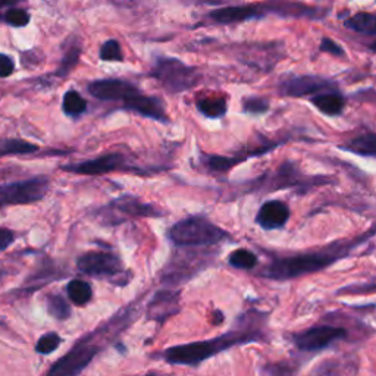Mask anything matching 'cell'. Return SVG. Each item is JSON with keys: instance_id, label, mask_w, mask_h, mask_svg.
I'll return each mask as SVG.
<instances>
[{"instance_id": "484cf974", "label": "cell", "mask_w": 376, "mask_h": 376, "mask_svg": "<svg viewBox=\"0 0 376 376\" xmlns=\"http://www.w3.org/2000/svg\"><path fill=\"white\" fill-rule=\"evenodd\" d=\"M62 108H64V112L68 116L75 118V116H79V115H82L87 111V102L78 91L69 90V91L65 93V96H64Z\"/></svg>"}, {"instance_id": "44dd1931", "label": "cell", "mask_w": 376, "mask_h": 376, "mask_svg": "<svg viewBox=\"0 0 376 376\" xmlns=\"http://www.w3.org/2000/svg\"><path fill=\"white\" fill-rule=\"evenodd\" d=\"M344 26L356 32L370 35V37L376 35V17L369 12H359V14L350 17L346 19Z\"/></svg>"}, {"instance_id": "83f0119b", "label": "cell", "mask_w": 376, "mask_h": 376, "mask_svg": "<svg viewBox=\"0 0 376 376\" xmlns=\"http://www.w3.org/2000/svg\"><path fill=\"white\" fill-rule=\"evenodd\" d=\"M61 344H62V338L56 332H47L39 338L37 344H35V351H37L39 355L47 356V355H52L53 351H56Z\"/></svg>"}, {"instance_id": "74e56055", "label": "cell", "mask_w": 376, "mask_h": 376, "mask_svg": "<svg viewBox=\"0 0 376 376\" xmlns=\"http://www.w3.org/2000/svg\"><path fill=\"white\" fill-rule=\"evenodd\" d=\"M140 376H159L156 373H147V375H140Z\"/></svg>"}, {"instance_id": "8fae6325", "label": "cell", "mask_w": 376, "mask_h": 376, "mask_svg": "<svg viewBox=\"0 0 376 376\" xmlns=\"http://www.w3.org/2000/svg\"><path fill=\"white\" fill-rule=\"evenodd\" d=\"M326 90H335V84L332 81L321 78V77H312V75H303V77H291L288 79L281 81L279 84V93L281 96H290V97H306L310 94H321Z\"/></svg>"}, {"instance_id": "d6986e66", "label": "cell", "mask_w": 376, "mask_h": 376, "mask_svg": "<svg viewBox=\"0 0 376 376\" xmlns=\"http://www.w3.org/2000/svg\"><path fill=\"white\" fill-rule=\"evenodd\" d=\"M341 150H346L355 155L364 158H375L376 156V135L375 133H366L360 137L352 138L347 144L341 146Z\"/></svg>"}, {"instance_id": "1f68e13d", "label": "cell", "mask_w": 376, "mask_h": 376, "mask_svg": "<svg viewBox=\"0 0 376 376\" xmlns=\"http://www.w3.org/2000/svg\"><path fill=\"white\" fill-rule=\"evenodd\" d=\"M243 108L245 112L253 113V115H258V113H265L269 109V102L263 97H247L243 102Z\"/></svg>"}, {"instance_id": "8992f818", "label": "cell", "mask_w": 376, "mask_h": 376, "mask_svg": "<svg viewBox=\"0 0 376 376\" xmlns=\"http://www.w3.org/2000/svg\"><path fill=\"white\" fill-rule=\"evenodd\" d=\"M49 187L50 180L47 176H34L0 185V207L37 203L46 197Z\"/></svg>"}, {"instance_id": "ba28073f", "label": "cell", "mask_w": 376, "mask_h": 376, "mask_svg": "<svg viewBox=\"0 0 376 376\" xmlns=\"http://www.w3.org/2000/svg\"><path fill=\"white\" fill-rule=\"evenodd\" d=\"M103 223L106 225H120L124 220L135 218H159L163 212L155 205L143 203L133 196H122L113 200L111 205L103 207Z\"/></svg>"}, {"instance_id": "f546056e", "label": "cell", "mask_w": 376, "mask_h": 376, "mask_svg": "<svg viewBox=\"0 0 376 376\" xmlns=\"http://www.w3.org/2000/svg\"><path fill=\"white\" fill-rule=\"evenodd\" d=\"M100 59L104 62H122L124 55H122L121 44L116 40L104 41L100 49Z\"/></svg>"}, {"instance_id": "4316f807", "label": "cell", "mask_w": 376, "mask_h": 376, "mask_svg": "<svg viewBox=\"0 0 376 376\" xmlns=\"http://www.w3.org/2000/svg\"><path fill=\"white\" fill-rule=\"evenodd\" d=\"M228 262L235 269H243V270H250L254 269L258 263L257 256L247 249H237L232 252L228 257Z\"/></svg>"}, {"instance_id": "cb8c5ba5", "label": "cell", "mask_w": 376, "mask_h": 376, "mask_svg": "<svg viewBox=\"0 0 376 376\" xmlns=\"http://www.w3.org/2000/svg\"><path fill=\"white\" fill-rule=\"evenodd\" d=\"M46 309L57 321H66L70 317V306L61 294H49L46 299Z\"/></svg>"}, {"instance_id": "ac0fdd59", "label": "cell", "mask_w": 376, "mask_h": 376, "mask_svg": "<svg viewBox=\"0 0 376 376\" xmlns=\"http://www.w3.org/2000/svg\"><path fill=\"white\" fill-rule=\"evenodd\" d=\"M312 103L316 106L317 111H321L328 116H338L344 111V97L337 93H321L312 97Z\"/></svg>"}, {"instance_id": "9c48e42d", "label": "cell", "mask_w": 376, "mask_h": 376, "mask_svg": "<svg viewBox=\"0 0 376 376\" xmlns=\"http://www.w3.org/2000/svg\"><path fill=\"white\" fill-rule=\"evenodd\" d=\"M77 269L93 278H120L124 274V263L112 252H87L77 258Z\"/></svg>"}, {"instance_id": "7402d4cb", "label": "cell", "mask_w": 376, "mask_h": 376, "mask_svg": "<svg viewBox=\"0 0 376 376\" xmlns=\"http://www.w3.org/2000/svg\"><path fill=\"white\" fill-rule=\"evenodd\" d=\"M66 294L70 303H74L75 306H86L93 297V290L88 282L82 279H73L68 282Z\"/></svg>"}, {"instance_id": "52a82bcc", "label": "cell", "mask_w": 376, "mask_h": 376, "mask_svg": "<svg viewBox=\"0 0 376 376\" xmlns=\"http://www.w3.org/2000/svg\"><path fill=\"white\" fill-rule=\"evenodd\" d=\"M215 254V253H214ZM214 254L210 252L198 253V252H190L184 254H175L171 262L163 269V274L160 276L162 284L164 285H180L182 282L193 278L197 272L210 265Z\"/></svg>"}, {"instance_id": "5bb4252c", "label": "cell", "mask_w": 376, "mask_h": 376, "mask_svg": "<svg viewBox=\"0 0 376 376\" xmlns=\"http://www.w3.org/2000/svg\"><path fill=\"white\" fill-rule=\"evenodd\" d=\"M180 310V292L173 290H160L147 306V317L159 323L167 322Z\"/></svg>"}, {"instance_id": "4fadbf2b", "label": "cell", "mask_w": 376, "mask_h": 376, "mask_svg": "<svg viewBox=\"0 0 376 376\" xmlns=\"http://www.w3.org/2000/svg\"><path fill=\"white\" fill-rule=\"evenodd\" d=\"M122 164H124V156L121 155V153H108V155L99 156L96 159L65 164V167H62V169L66 172L78 173V175L93 176V175H103V173L115 172L120 168H122Z\"/></svg>"}, {"instance_id": "d590c367", "label": "cell", "mask_w": 376, "mask_h": 376, "mask_svg": "<svg viewBox=\"0 0 376 376\" xmlns=\"http://www.w3.org/2000/svg\"><path fill=\"white\" fill-rule=\"evenodd\" d=\"M15 241V234L8 228L0 227V253L5 252Z\"/></svg>"}, {"instance_id": "d6a6232c", "label": "cell", "mask_w": 376, "mask_h": 376, "mask_svg": "<svg viewBox=\"0 0 376 376\" xmlns=\"http://www.w3.org/2000/svg\"><path fill=\"white\" fill-rule=\"evenodd\" d=\"M5 21L12 27H26L30 22V15L24 9H9L5 14Z\"/></svg>"}, {"instance_id": "e0dca14e", "label": "cell", "mask_w": 376, "mask_h": 376, "mask_svg": "<svg viewBox=\"0 0 376 376\" xmlns=\"http://www.w3.org/2000/svg\"><path fill=\"white\" fill-rule=\"evenodd\" d=\"M262 17V12L254 6L243 5V6H228L218 10H214L210 14V18L218 24H238L249 19H257Z\"/></svg>"}, {"instance_id": "f1b7e54d", "label": "cell", "mask_w": 376, "mask_h": 376, "mask_svg": "<svg viewBox=\"0 0 376 376\" xmlns=\"http://www.w3.org/2000/svg\"><path fill=\"white\" fill-rule=\"evenodd\" d=\"M79 55H81V49L78 46H73L70 49H68V52L65 53V56L62 59L61 65H59V68L56 70V75L61 77V78L66 77L70 73V70L75 68V65L78 64Z\"/></svg>"}, {"instance_id": "30bf717a", "label": "cell", "mask_w": 376, "mask_h": 376, "mask_svg": "<svg viewBox=\"0 0 376 376\" xmlns=\"http://www.w3.org/2000/svg\"><path fill=\"white\" fill-rule=\"evenodd\" d=\"M347 337V329L332 325L312 326L292 335V343L301 351L314 352L328 348L331 344Z\"/></svg>"}, {"instance_id": "9a60e30c", "label": "cell", "mask_w": 376, "mask_h": 376, "mask_svg": "<svg viewBox=\"0 0 376 376\" xmlns=\"http://www.w3.org/2000/svg\"><path fill=\"white\" fill-rule=\"evenodd\" d=\"M288 219L290 209L281 200H267L261 206L256 215V223L266 231L284 228Z\"/></svg>"}, {"instance_id": "603a6c76", "label": "cell", "mask_w": 376, "mask_h": 376, "mask_svg": "<svg viewBox=\"0 0 376 376\" xmlns=\"http://www.w3.org/2000/svg\"><path fill=\"white\" fill-rule=\"evenodd\" d=\"M39 146H35L28 141L9 138L0 141V156H18V155H31V153L37 151Z\"/></svg>"}, {"instance_id": "e575fe53", "label": "cell", "mask_w": 376, "mask_h": 376, "mask_svg": "<svg viewBox=\"0 0 376 376\" xmlns=\"http://www.w3.org/2000/svg\"><path fill=\"white\" fill-rule=\"evenodd\" d=\"M15 64L10 56L0 55V78H6L14 74Z\"/></svg>"}, {"instance_id": "2e32d148", "label": "cell", "mask_w": 376, "mask_h": 376, "mask_svg": "<svg viewBox=\"0 0 376 376\" xmlns=\"http://www.w3.org/2000/svg\"><path fill=\"white\" fill-rule=\"evenodd\" d=\"M124 108L128 111H133L141 116L150 118V120H155L159 122H168V115L164 112L163 103L156 97H149L144 96L143 93L138 91L134 96L128 97L122 102Z\"/></svg>"}, {"instance_id": "d4e9b609", "label": "cell", "mask_w": 376, "mask_h": 376, "mask_svg": "<svg viewBox=\"0 0 376 376\" xmlns=\"http://www.w3.org/2000/svg\"><path fill=\"white\" fill-rule=\"evenodd\" d=\"M197 109L207 118H222L227 113V100L222 97H203L197 102Z\"/></svg>"}, {"instance_id": "6da1fadb", "label": "cell", "mask_w": 376, "mask_h": 376, "mask_svg": "<svg viewBox=\"0 0 376 376\" xmlns=\"http://www.w3.org/2000/svg\"><path fill=\"white\" fill-rule=\"evenodd\" d=\"M373 234L375 229H370L368 234L360 235V237L346 241H335L317 252L275 256L257 275L274 281H290L294 278L321 272V270L326 269L328 266H332L341 258L348 257L359 245L366 243L368 238H372Z\"/></svg>"}, {"instance_id": "3957f363", "label": "cell", "mask_w": 376, "mask_h": 376, "mask_svg": "<svg viewBox=\"0 0 376 376\" xmlns=\"http://www.w3.org/2000/svg\"><path fill=\"white\" fill-rule=\"evenodd\" d=\"M263 337L265 334L261 329H235V331H229L212 339L169 347L162 352H158L155 357L169 364H175V366H198V364H202L207 359L218 356L219 352L237 346L263 341Z\"/></svg>"}, {"instance_id": "277c9868", "label": "cell", "mask_w": 376, "mask_h": 376, "mask_svg": "<svg viewBox=\"0 0 376 376\" xmlns=\"http://www.w3.org/2000/svg\"><path fill=\"white\" fill-rule=\"evenodd\" d=\"M168 238L176 247H209L231 238V235L205 216H187L169 228Z\"/></svg>"}, {"instance_id": "7c38bea8", "label": "cell", "mask_w": 376, "mask_h": 376, "mask_svg": "<svg viewBox=\"0 0 376 376\" xmlns=\"http://www.w3.org/2000/svg\"><path fill=\"white\" fill-rule=\"evenodd\" d=\"M87 88L93 97H96L99 100H108V102H116V100L124 102L140 91L134 84H131V82L124 81V79H115V78L96 79L90 82Z\"/></svg>"}, {"instance_id": "ffe728a7", "label": "cell", "mask_w": 376, "mask_h": 376, "mask_svg": "<svg viewBox=\"0 0 376 376\" xmlns=\"http://www.w3.org/2000/svg\"><path fill=\"white\" fill-rule=\"evenodd\" d=\"M263 6L267 8V10H274L279 15H285V17H319L317 15V10L309 6H304L300 3H285V2H279V0H272V2H267Z\"/></svg>"}, {"instance_id": "836d02e7", "label": "cell", "mask_w": 376, "mask_h": 376, "mask_svg": "<svg viewBox=\"0 0 376 376\" xmlns=\"http://www.w3.org/2000/svg\"><path fill=\"white\" fill-rule=\"evenodd\" d=\"M319 49H321V52L329 53V55H332V56H343V55H344L343 47H341L339 44H337L334 40L328 39V37L322 39Z\"/></svg>"}, {"instance_id": "7a4b0ae2", "label": "cell", "mask_w": 376, "mask_h": 376, "mask_svg": "<svg viewBox=\"0 0 376 376\" xmlns=\"http://www.w3.org/2000/svg\"><path fill=\"white\" fill-rule=\"evenodd\" d=\"M135 317V310L131 306L125 310H121L120 314H115L109 322H104L106 325H102L97 328L96 331L86 335L84 338H81L78 343L74 344V347L70 348L68 352L55 361L50 369L46 372L44 376H79L88 364L94 360L99 352L104 348V339L106 337H115V335H108L111 332H118L131 325Z\"/></svg>"}, {"instance_id": "8d00e7d4", "label": "cell", "mask_w": 376, "mask_h": 376, "mask_svg": "<svg viewBox=\"0 0 376 376\" xmlns=\"http://www.w3.org/2000/svg\"><path fill=\"white\" fill-rule=\"evenodd\" d=\"M21 2H24V0H0V9L12 6V5H17V3H21Z\"/></svg>"}, {"instance_id": "5b68a950", "label": "cell", "mask_w": 376, "mask_h": 376, "mask_svg": "<svg viewBox=\"0 0 376 376\" xmlns=\"http://www.w3.org/2000/svg\"><path fill=\"white\" fill-rule=\"evenodd\" d=\"M156 78L169 93H182L194 88L200 81V73L194 66L185 65L180 59L159 57L151 69Z\"/></svg>"}, {"instance_id": "4dcf8cb0", "label": "cell", "mask_w": 376, "mask_h": 376, "mask_svg": "<svg viewBox=\"0 0 376 376\" xmlns=\"http://www.w3.org/2000/svg\"><path fill=\"white\" fill-rule=\"evenodd\" d=\"M240 162H241L240 158H227V156H207L205 159L206 167L216 172H227Z\"/></svg>"}]
</instances>
